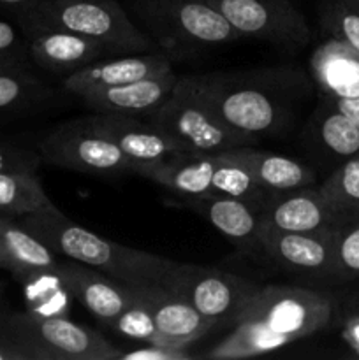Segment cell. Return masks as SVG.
Returning a JSON list of instances; mask_svg holds the SVG:
<instances>
[{
    "mask_svg": "<svg viewBox=\"0 0 359 360\" xmlns=\"http://www.w3.org/2000/svg\"><path fill=\"white\" fill-rule=\"evenodd\" d=\"M168 72H172V60L162 51L109 56L63 77L62 88L76 97L81 91L94 88L116 86L148 77L164 76Z\"/></svg>",
    "mask_w": 359,
    "mask_h": 360,
    "instance_id": "18",
    "label": "cell"
},
{
    "mask_svg": "<svg viewBox=\"0 0 359 360\" xmlns=\"http://www.w3.org/2000/svg\"><path fill=\"white\" fill-rule=\"evenodd\" d=\"M358 311H359V309H358Z\"/></svg>",
    "mask_w": 359,
    "mask_h": 360,
    "instance_id": "44",
    "label": "cell"
},
{
    "mask_svg": "<svg viewBox=\"0 0 359 360\" xmlns=\"http://www.w3.org/2000/svg\"><path fill=\"white\" fill-rule=\"evenodd\" d=\"M0 62L34 67L28 53V42L16 21L0 20Z\"/></svg>",
    "mask_w": 359,
    "mask_h": 360,
    "instance_id": "34",
    "label": "cell"
},
{
    "mask_svg": "<svg viewBox=\"0 0 359 360\" xmlns=\"http://www.w3.org/2000/svg\"><path fill=\"white\" fill-rule=\"evenodd\" d=\"M4 334L27 360H120L122 355L102 334L69 316L9 313Z\"/></svg>",
    "mask_w": 359,
    "mask_h": 360,
    "instance_id": "6",
    "label": "cell"
},
{
    "mask_svg": "<svg viewBox=\"0 0 359 360\" xmlns=\"http://www.w3.org/2000/svg\"><path fill=\"white\" fill-rule=\"evenodd\" d=\"M35 69L63 77L97 60L115 56L101 42L58 28H21Z\"/></svg>",
    "mask_w": 359,
    "mask_h": 360,
    "instance_id": "14",
    "label": "cell"
},
{
    "mask_svg": "<svg viewBox=\"0 0 359 360\" xmlns=\"http://www.w3.org/2000/svg\"><path fill=\"white\" fill-rule=\"evenodd\" d=\"M14 21L20 28H58L84 35L115 56L158 51L116 0H39Z\"/></svg>",
    "mask_w": 359,
    "mask_h": 360,
    "instance_id": "5",
    "label": "cell"
},
{
    "mask_svg": "<svg viewBox=\"0 0 359 360\" xmlns=\"http://www.w3.org/2000/svg\"><path fill=\"white\" fill-rule=\"evenodd\" d=\"M146 120L172 137L187 153L217 155L234 148L253 146L259 141V137L246 136L222 122L192 94L183 76L178 77L171 97Z\"/></svg>",
    "mask_w": 359,
    "mask_h": 360,
    "instance_id": "7",
    "label": "cell"
},
{
    "mask_svg": "<svg viewBox=\"0 0 359 360\" xmlns=\"http://www.w3.org/2000/svg\"><path fill=\"white\" fill-rule=\"evenodd\" d=\"M215 155L182 153L160 164L146 165L141 169L139 176L164 186L180 199H201L215 197Z\"/></svg>",
    "mask_w": 359,
    "mask_h": 360,
    "instance_id": "20",
    "label": "cell"
},
{
    "mask_svg": "<svg viewBox=\"0 0 359 360\" xmlns=\"http://www.w3.org/2000/svg\"><path fill=\"white\" fill-rule=\"evenodd\" d=\"M319 192L341 218L354 217L359 210V155L336 165Z\"/></svg>",
    "mask_w": 359,
    "mask_h": 360,
    "instance_id": "28",
    "label": "cell"
},
{
    "mask_svg": "<svg viewBox=\"0 0 359 360\" xmlns=\"http://www.w3.org/2000/svg\"><path fill=\"white\" fill-rule=\"evenodd\" d=\"M345 343L359 355V311L348 313L344 320V329H341Z\"/></svg>",
    "mask_w": 359,
    "mask_h": 360,
    "instance_id": "36",
    "label": "cell"
},
{
    "mask_svg": "<svg viewBox=\"0 0 359 360\" xmlns=\"http://www.w3.org/2000/svg\"><path fill=\"white\" fill-rule=\"evenodd\" d=\"M9 313L11 311H7L6 306L0 302V330H4V322H6V319H7V315H9Z\"/></svg>",
    "mask_w": 359,
    "mask_h": 360,
    "instance_id": "42",
    "label": "cell"
},
{
    "mask_svg": "<svg viewBox=\"0 0 359 360\" xmlns=\"http://www.w3.org/2000/svg\"><path fill=\"white\" fill-rule=\"evenodd\" d=\"M182 206L203 217L243 252L260 253L263 207L222 195L182 199Z\"/></svg>",
    "mask_w": 359,
    "mask_h": 360,
    "instance_id": "19",
    "label": "cell"
},
{
    "mask_svg": "<svg viewBox=\"0 0 359 360\" xmlns=\"http://www.w3.org/2000/svg\"><path fill=\"white\" fill-rule=\"evenodd\" d=\"M60 278L74 301L87 308L102 323L111 327L132 302V285L73 259H60L56 264Z\"/></svg>",
    "mask_w": 359,
    "mask_h": 360,
    "instance_id": "15",
    "label": "cell"
},
{
    "mask_svg": "<svg viewBox=\"0 0 359 360\" xmlns=\"http://www.w3.org/2000/svg\"><path fill=\"white\" fill-rule=\"evenodd\" d=\"M334 232H287L263 225L260 255L287 273L331 280Z\"/></svg>",
    "mask_w": 359,
    "mask_h": 360,
    "instance_id": "11",
    "label": "cell"
},
{
    "mask_svg": "<svg viewBox=\"0 0 359 360\" xmlns=\"http://www.w3.org/2000/svg\"><path fill=\"white\" fill-rule=\"evenodd\" d=\"M62 91L42 79L35 67L0 72V122L30 118L53 109Z\"/></svg>",
    "mask_w": 359,
    "mask_h": 360,
    "instance_id": "21",
    "label": "cell"
},
{
    "mask_svg": "<svg viewBox=\"0 0 359 360\" xmlns=\"http://www.w3.org/2000/svg\"><path fill=\"white\" fill-rule=\"evenodd\" d=\"M305 137L317 153L334 162V167L359 155V129L326 97H320L310 116Z\"/></svg>",
    "mask_w": 359,
    "mask_h": 360,
    "instance_id": "24",
    "label": "cell"
},
{
    "mask_svg": "<svg viewBox=\"0 0 359 360\" xmlns=\"http://www.w3.org/2000/svg\"><path fill=\"white\" fill-rule=\"evenodd\" d=\"M282 77V70H259L197 74L183 79L231 129L253 137H277L292 122L291 95L278 88Z\"/></svg>",
    "mask_w": 359,
    "mask_h": 360,
    "instance_id": "3",
    "label": "cell"
},
{
    "mask_svg": "<svg viewBox=\"0 0 359 360\" xmlns=\"http://www.w3.org/2000/svg\"><path fill=\"white\" fill-rule=\"evenodd\" d=\"M21 285L25 311L37 316H69L74 297L55 267L32 269L14 276Z\"/></svg>",
    "mask_w": 359,
    "mask_h": 360,
    "instance_id": "25",
    "label": "cell"
},
{
    "mask_svg": "<svg viewBox=\"0 0 359 360\" xmlns=\"http://www.w3.org/2000/svg\"><path fill=\"white\" fill-rule=\"evenodd\" d=\"M20 69H32V67L13 65V63H4V62H0V72H7V70H20Z\"/></svg>",
    "mask_w": 359,
    "mask_h": 360,
    "instance_id": "41",
    "label": "cell"
},
{
    "mask_svg": "<svg viewBox=\"0 0 359 360\" xmlns=\"http://www.w3.org/2000/svg\"><path fill=\"white\" fill-rule=\"evenodd\" d=\"M132 9L137 27L172 62L241 39L210 0H134Z\"/></svg>",
    "mask_w": 359,
    "mask_h": 360,
    "instance_id": "4",
    "label": "cell"
},
{
    "mask_svg": "<svg viewBox=\"0 0 359 360\" xmlns=\"http://www.w3.org/2000/svg\"><path fill=\"white\" fill-rule=\"evenodd\" d=\"M190 355L187 350L178 348L158 347V345L146 343V347L137 348L132 352H122L120 360H189Z\"/></svg>",
    "mask_w": 359,
    "mask_h": 360,
    "instance_id": "35",
    "label": "cell"
},
{
    "mask_svg": "<svg viewBox=\"0 0 359 360\" xmlns=\"http://www.w3.org/2000/svg\"><path fill=\"white\" fill-rule=\"evenodd\" d=\"M241 37L270 42L289 53L310 41L306 18L292 0H210Z\"/></svg>",
    "mask_w": 359,
    "mask_h": 360,
    "instance_id": "10",
    "label": "cell"
},
{
    "mask_svg": "<svg viewBox=\"0 0 359 360\" xmlns=\"http://www.w3.org/2000/svg\"><path fill=\"white\" fill-rule=\"evenodd\" d=\"M35 150L42 164L51 167L99 178L136 174L134 162L108 137L88 129L81 118L56 125L37 141Z\"/></svg>",
    "mask_w": 359,
    "mask_h": 360,
    "instance_id": "8",
    "label": "cell"
},
{
    "mask_svg": "<svg viewBox=\"0 0 359 360\" xmlns=\"http://www.w3.org/2000/svg\"><path fill=\"white\" fill-rule=\"evenodd\" d=\"M319 21L331 37L359 53V0H324Z\"/></svg>",
    "mask_w": 359,
    "mask_h": 360,
    "instance_id": "30",
    "label": "cell"
},
{
    "mask_svg": "<svg viewBox=\"0 0 359 360\" xmlns=\"http://www.w3.org/2000/svg\"><path fill=\"white\" fill-rule=\"evenodd\" d=\"M41 164L35 148L0 136V172H37Z\"/></svg>",
    "mask_w": 359,
    "mask_h": 360,
    "instance_id": "33",
    "label": "cell"
},
{
    "mask_svg": "<svg viewBox=\"0 0 359 360\" xmlns=\"http://www.w3.org/2000/svg\"><path fill=\"white\" fill-rule=\"evenodd\" d=\"M0 269H6L9 271V273L13 271V264H11L9 257H7L2 250H0Z\"/></svg>",
    "mask_w": 359,
    "mask_h": 360,
    "instance_id": "40",
    "label": "cell"
},
{
    "mask_svg": "<svg viewBox=\"0 0 359 360\" xmlns=\"http://www.w3.org/2000/svg\"><path fill=\"white\" fill-rule=\"evenodd\" d=\"M111 329L115 330L120 336H125L129 340L134 341H144V343L157 345L158 336H157V327H155L153 316L148 311L146 306L139 301V297L136 295L132 285V302L125 308V311L115 320V323L111 326Z\"/></svg>",
    "mask_w": 359,
    "mask_h": 360,
    "instance_id": "32",
    "label": "cell"
},
{
    "mask_svg": "<svg viewBox=\"0 0 359 360\" xmlns=\"http://www.w3.org/2000/svg\"><path fill=\"white\" fill-rule=\"evenodd\" d=\"M0 360H27L25 355L7 340L4 330H0Z\"/></svg>",
    "mask_w": 359,
    "mask_h": 360,
    "instance_id": "39",
    "label": "cell"
},
{
    "mask_svg": "<svg viewBox=\"0 0 359 360\" xmlns=\"http://www.w3.org/2000/svg\"><path fill=\"white\" fill-rule=\"evenodd\" d=\"M344 221L313 185L273 192L263 210V225L287 232H334Z\"/></svg>",
    "mask_w": 359,
    "mask_h": 360,
    "instance_id": "16",
    "label": "cell"
},
{
    "mask_svg": "<svg viewBox=\"0 0 359 360\" xmlns=\"http://www.w3.org/2000/svg\"><path fill=\"white\" fill-rule=\"evenodd\" d=\"M134 290L153 316L158 347L187 350L217 326L164 285H134Z\"/></svg>",
    "mask_w": 359,
    "mask_h": 360,
    "instance_id": "13",
    "label": "cell"
},
{
    "mask_svg": "<svg viewBox=\"0 0 359 360\" xmlns=\"http://www.w3.org/2000/svg\"><path fill=\"white\" fill-rule=\"evenodd\" d=\"M320 97H322V95H320ZM326 98H329V101L333 102V104L336 105V108L340 109V111L344 112V115L347 116V118L359 129V97H352V98L326 97Z\"/></svg>",
    "mask_w": 359,
    "mask_h": 360,
    "instance_id": "38",
    "label": "cell"
},
{
    "mask_svg": "<svg viewBox=\"0 0 359 360\" xmlns=\"http://www.w3.org/2000/svg\"><path fill=\"white\" fill-rule=\"evenodd\" d=\"M333 281L359 280V218L345 220L334 234Z\"/></svg>",
    "mask_w": 359,
    "mask_h": 360,
    "instance_id": "31",
    "label": "cell"
},
{
    "mask_svg": "<svg viewBox=\"0 0 359 360\" xmlns=\"http://www.w3.org/2000/svg\"><path fill=\"white\" fill-rule=\"evenodd\" d=\"M81 120L88 129L115 143L123 155L134 162L136 174H139L141 169L146 165L160 164L176 155L187 153L172 137L162 132L146 118L92 112Z\"/></svg>",
    "mask_w": 359,
    "mask_h": 360,
    "instance_id": "12",
    "label": "cell"
},
{
    "mask_svg": "<svg viewBox=\"0 0 359 360\" xmlns=\"http://www.w3.org/2000/svg\"><path fill=\"white\" fill-rule=\"evenodd\" d=\"M164 287L190 302L217 326H234L252 295L259 290V285L239 274L183 262L176 264Z\"/></svg>",
    "mask_w": 359,
    "mask_h": 360,
    "instance_id": "9",
    "label": "cell"
},
{
    "mask_svg": "<svg viewBox=\"0 0 359 360\" xmlns=\"http://www.w3.org/2000/svg\"><path fill=\"white\" fill-rule=\"evenodd\" d=\"M178 77L175 72H168L132 83L81 91L76 98L92 112L146 118L171 97Z\"/></svg>",
    "mask_w": 359,
    "mask_h": 360,
    "instance_id": "17",
    "label": "cell"
},
{
    "mask_svg": "<svg viewBox=\"0 0 359 360\" xmlns=\"http://www.w3.org/2000/svg\"><path fill=\"white\" fill-rule=\"evenodd\" d=\"M0 250L13 264V278L25 271L55 267L60 260V257L34 238L16 217L6 213H0Z\"/></svg>",
    "mask_w": 359,
    "mask_h": 360,
    "instance_id": "26",
    "label": "cell"
},
{
    "mask_svg": "<svg viewBox=\"0 0 359 360\" xmlns=\"http://www.w3.org/2000/svg\"><path fill=\"white\" fill-rule=\"evenodd\" d=\"M334 304L327 295L298 285H266L252 295L225 340L206 354L213 360L248 359L280 350L326 329Z\"/></svg>",
    "mask_w": 359,
    "mask_h": 360,
    "instance_id": "1",
    "label": "cell"
},
{
    "mask_svg": "<svg viewBox=\"0 0 359 360\" xmlns=\"http://www.w3.org/2000/svg\"><path fill=\"white\" fill-rule=\"evenodd\" d=\"M310 70L322 97H359V53L345 42L331 37L317 46Z\"/></svg>",
    "mask_w": 359,
    "mask_h": 360,
    "instance_id": "23",
    "label": "cell"
},
{
    "mask_svg": "<svg viewBox=\"0 0 359 360\" xmlns=\"http://www.w3.org/2000/svg\"><path fill=\"white\" fill-rule=\"evenodd\" d=\"M37 2L39 0H0V13L9 14L14 21L28 13Z\"/></svg>",
    "mask_w": 359,
    "mask_h": 360,
    "instance_id": "37",
    "label": "cell"
},
{
    "mask_svg": "<svg viewBox=\"0 0 359 360\" xmlns=\"http://www.w3.org/2000/svg\"><path fill=\"white\" fill-rule=\"evenodd\" d=\"M220 155L243 165L252 174V178L271 193L315 185L313 169L296 158L253 150L252 146L234 148Z\"/></svg>",
    "mask_w": 359,
    "mask_h": 360,
    "instance_id": "22",
    "label": "cell"
},
{
    "mask_svg": "<svg viewBox=\"0 0 359 360\" xmlns=\"http://www.w3.org/2000/svg\"><path fill=\"white\" fill-rule=\"evenodd\" d=\"M215 158H217L213 176L215 195L241 199L264 210L271 192L264 190L243 165L222 157L220 153L215 155Z\"/></svg>",
    "mask_w": 359,
    "mask_h": 360,
    "instance_id": "29",
    "label": "cell"
},
{
    "mask_svg": "<svg viewBox=\"0 0 359 360\" xmlns=\"http://www.w3.org/2000/svg\"><path fill=\"white\" fill-rule=\"evenodd\" d=\"M49 206L37 172H0V213L23 217Z\"/></svg>",
    "mask_w": 359,
    "mask_h": 360,
    "instance_id": "27",
    "label": "cell"
},
{
    "mask_svg": "<svg viewBox=\"0 0 359 360\" xmlns=\"http://www.w3.org/2000/svg\"><path fill=\"white\" fill-rule=\"evenodd\" d=\"M352 218H359V210H358V213H355L354 217H352ZM348 220H351V218H348Z\"/></svg>",
    "mask_w": 359,
    "mask_h": 360,
    "instance_id": "43",
    "label": "cell"
},
{
    "mask_svg": "<svg viewBox=\"0 0 359 360\" xmlns=\"http://www.w3.org/2000/svg\"><path fill=\"white\" fill-rule=\"evenodd\" d=\"M56 255L77 260L127 285H164L178 262L144 250L118 245L67 218L53 206L16 217Z\"/></svg>",
    "mask_w": 359,
    "mask_h": 360,
    "instance_id": "2",
    "label": "cell"
}]
</instances>
